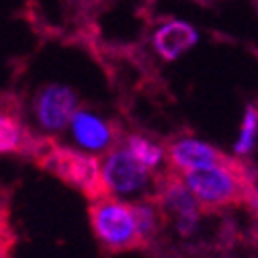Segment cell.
Wrapping results in <instances>:
<instances>
[{
	"mask_svg": "<svg viewBox=\"0 0 258 258\" xmlns=\"http://www.w3.org/2000/svg\"><path fill=\"white\" fill-rule=\"evenodd\" d=\"M188 190L203 209H223L230 205H246L254 192V178L246 160L228 158L223 164L180 174Z\"/></svg>",
	"mask_w": 258,
	"mask_h": 258,
	"instance_id": "6da1fadb",
	"label": "cell"
},
{
	"mask_svg": "<svg viewBox=\"0 0 258 258\" xmlns=\"http://www.w3.org/2000/svg\"><path fill=\"white\" fill-rule=\"evenodd\" d=\"M31 160L51 176L59 178L63 184L86 195L90 201L109 197L103 182L101 162L94 158V154H88L80 148L59 146L53 140L43 138L41 146Z\"/></svg>",
	"mask_w": 258,
	"mask_h": 258,
	"instance_id": "7a4b0ae2",
	"label": "cell"
},
{
	"mask_svg": "<svg viewBox=\"0 0 258 258\" xmlns=\"http://www.w3.org/2000/svg\"><path fill=\"white\" fill-rule=\"evenodd\" d=\"M88 217L96 240L107 252L115 254L146 246L134 203L121 201L117 197L96 199L90 201Z\"/></svg>",
	"mask_w": 258,
	"mask_h": 258,
	"instance_id": "3957f363",
	"label": "cell"
},
{
	"mask_svg": "<svg viewBox=\"0 0 258 258\" xmlns=\"http://www.w3.org/2000/svg\"><path fill=\"white\" fill-rule=\"evenodd\" d=\"M154 201L158 203L164 219H170L174 223L176 232L182 238L192 236L199 230L201 221V203L195 199V195L188 190L182 176L176 170H168L160 174L156 182V195Z\"/></svg>",
	"mask_w": 258,
	"mask_h": 258,
	"instance_id": "277c9868",
	"label": "cell"
},
{
	"mask_svg": "<svg viewBox=\"0 0 258 258\" xmlns=\"http://www.w3.org/2000/svg\"><path fill=\"white\" fill-rule=\"evenodd\" d=\"M101 172L109 197H136L150 186V170L127 150L125 144L105 152Z\"/></svg>",
	"mask_w": 258,
	"mask_h": 258,
	"instance_id": "5b68a950",
	"label": "cell"
},
{
	"mask_svg": "<svg viewBox=\"0 0 258 258\" xmlns=\"http://www.w3.org/2000/svg\"><path fill=\"white\" fill-rule=\"evenodd\" d=\"M78 109L76 90L57 82L41 86L33 99V119L45 134H59L70 127Z\"/></svg>",
	"mask_w": 258,
	"mask_h": 258,
	"instance_id": "8992f818",
	"label": "cell"
},
{
	"mask_svg": "<svg viewBox=\"0 0 258 258\" xmlns=\"http://www.w3.org/2000/svg\"><path fill=\"white\" fill-rule=\"evenodd\" d=\"M43 138H37L23 123L21 107L7 96L0 99V156H29L33 158Z\"/></svg>",
	"mask_w": 258,
	"mask_h": 258,
	"instance_id": "52a82bcc",
	"label": "cell"
},
{
	"mask_svg": "<svg viewBox=\"0 0 258 258\" xmlns=\"http://www.w3.org/2000/svg\"><path fill=\"white\" fill-rule=\"evenodd\" d=\"M70 136L80 150L88 154H99L115 148L113 144H117L119 132L105 117L88 109H78L70 121Z\"/></svg>",
	"mask_w": 258,
	"mask_h": 258,
	"instance_id": "ba28073f",
	"label": "cell"
},
{
	"mask_svg": "<svg viewBox=\"0 0 258 258\" xmlns=\"http://www.w3.org/2000/svg\"><path fill=\"white\" fill-rule=\"evenodd\" d=\"M166 158L170 162V168L176 170L178 174L211 168L223 164L228 160V156L221 154L217 148L197 138H178L170 142L166 148Z\"/></svg>",
	"mask_w": 258,
	"mask_h": 258,
	"instance_id": "9c48e42d",
	"label": "cell"
},
{
	"mask_svg": "<svg viewBox=\"0 0 258 258\" xmlns=\"http://www.w3.org/2000/svg\"><path fill=\"white\" fill-rule=\"evenodd\" d=\"M152 47L164 61H176L199 41L197 29L186 21L168 19L152 33Z\"/></svg>",
	"mask_w": 258,
	"mask_h": 258,
	"instance_id": "30bf717a",
	"label": "cell"
},
{
	"mask_svg": "<svg viewBox=\"0 0 258 258\" xmlns=\"http://www.w3.org/2000/svg\"><path fill=\"white\" fill-rule=\"evenodd\" d=\"M123 144L127 146V150L132 152L148 170H156L160 164L164 162L166 150L160 146V144H156L154 140H150L148 136H142V134H129V136H125Z\"/></svg>",
	"mask_w": 258,
	"mask_h": 258,
	"instance_id": "8fae6325",
	"label": "cell"
},
{
	"mask_svg": "<svg viewBox=\"0 0 258 258\" xmlns=\"http://www.w3.org/2000/svg\"><path fill=\"white\" fill-rule=\"evenodd\" d=\"M258 142V101L246 105V113L240 125V136L234 144V154L238 158H246L254 152Z\"/></svg>",
	"mask_w": 258,
	"mask_h": 258,
	"instance_id": "7c38bea8",
	"label": "cell"
},
{
	"mask_svg": "<svg viewBox=\"0 0 258 258\" xmlns=\"http://www.w3.org/2000/svg\"><path fill=\"white\" fill-rule=\"evenodd\" d=\"M11 246H13L11 238L0 228V258H11Z\"/></svg>",
	"mask_w": 258,
	"mask_h": 258,
	"instance_id": "4fadbf2b",
	"label": "cell"
},
{
	"mask_svg": "<svg viewBox=\"0 0 258 258\" xmlns=\"http://www.w3.org/2000/svg\"><path fill=\"white\" fill-rule=\"evenodd\" d=\"M254 197L258 199V176L254 178Z\"/></svg>",
	"mask_w": 258,
	"mask_h": 258,
	"instance_id": "5bb4252c",
	"label": "cell"
},
{
	"mask_svg": "<svg viewBox=\"0 0 258 258\" xmlns=\"http://www.w3.org/2000/svg\"><path fill=\"white\" fill-rule=\"evenodd\" d=\"M195 3H201V5H213L215 0H195Z\"/></svg>",
	"mask_w": 258,
	"mask_h": 258,
	"instance_id": "9a60e30c",
	"label": "cell"
},
{
	"mask_svg": "<svg viewBox=\"0 0 258 258\" xmlns=\"http://www.w3.org/2000/svg\"><path fill=\"white\" fill-rule=\"evenodd\" d=\"M252 7H254V11H256V15H258V0H252Z\"/></svg>",
	"mask_w": 258,
	"mask_h": 258,
	"instance_id": "2e32d148",
	"label": "cell"
}]
</instances>
